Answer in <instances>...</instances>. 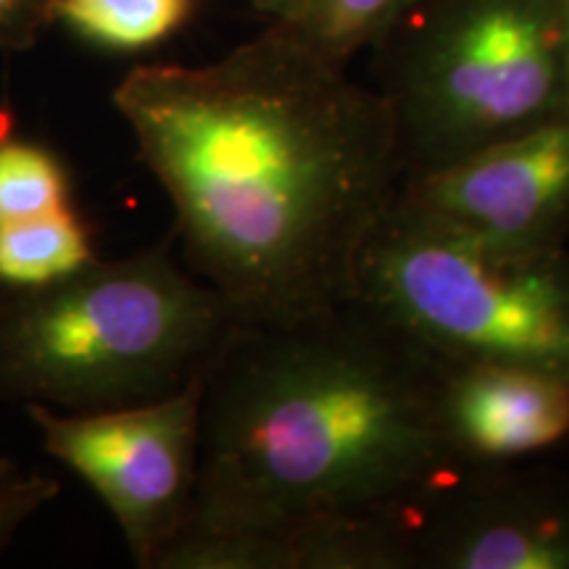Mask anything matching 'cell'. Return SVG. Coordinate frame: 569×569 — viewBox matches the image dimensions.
I'll list each match as a JSON object with an SVG mask.
<instances>
[{
	"instance_id": "cell-7",
	"label": "cell",
	"mask_w": 569,
	"mask_h": 569,
	"mask_svg": "<svg viewBox=\"0 0 569 569\" xmlns=\"http://www.w3.org/2000/svg\"><path fill=\"white\" fill-rule=\"evenodd\" d=\"M393 201L493 256L569 251V103L448 167L403 177Z\"/></svg>"
},
{
	"instance_id": "cell-5",
	"label": "cell",
	"mask_w": 569,
	"mask_h": 569,
	"mask_svg": "<svg viewBox=\"0 0 569 569\" xmlns=\"http://www.w3.org/2000/svg\"><path fill=\"white\" fill-rule=\"evenodd\" d=\"M356 298L438 359L569 388V251L493 256L390 201L361 248Z\"/></svg>"
},
{
	"instance_id": "cell-3",
	"label": "cell",
	"mask_w": 569,
	"mask_h": 569,
	"mask_svg": "<svg viewBox=\"0 0 569 569\" xmlns=\"http://www.w3.org/2000/svg\"><path fill=\"white\" fill-rule=\"evenodd\" d=\"M240 319L174 238L92 259L40 288H0V401L103 411L209 372Z\"/></svg>"
},
{
	"instance_id": "cell-14",
	"label": "cell",
	"mask_w": 569,
	"mask_h": 569,
	"mask_svg": "<svg viewBox=\"0 0 569 569\" xmlns=\"http://www.w3.org/2000/svg\"><path fill=\"white\" fill-rule=\"evenodd\" d=\"M59 496V482L40 469L0 457V557L21 530Z\"/></svg>"
},
{
	"instance_id": "cell-8",
	"label": "cell",
	"mask_w": 569,
	"mask_h": 569,
	"mask_svg": "<svg viewBox=\"0 0 569 569\" xmlns=\"http://www.w3.org/2000/svg\"><path fill=\"white\" fill-rule=\"evenodd\" d=\"M411 557L415 569H569V478L465 465L417 507Z\"/></svg>"
},
{
	"instance_id": "cell-6",
	"label": "cell",
	"mask_w": 569,
	"mask_h": 569,
	"mask_svg": "<svg viewBox=\"0 0 569 569\" xmlns=\"http://www.w3.org/2000/svg\"><path fill=\"white\" fill-rule=\"evenodd\" d=\"M203 382L206 375L163 398L103 411L24 407L48 457L109 509L140 569L156 567L193 515Z\"/></svg>"
},
{
	"instance_id": "cell-1",
	"label": "cell",
	"mask_w": 569,
	"mask_h": 569,
	"mask_svg": "<svg viewBox=\"0 0 569 569\" xmlns=\"http://www.w3.org/2000/svg\"><path fill=\"white\" fill-rule=\"evenodd\" d=\"M111 103L172 203L182 261L240 322L353 301L401 182L380 92L272 21L211 63L130 69Z\"/></svg>"
},
{
	"instance_id": "cell-9",
	"label": "cell",
	"mask_w": 569,
	"mask_h": 569,
	"mask_svg": "<svg viewBox=\"0 0 569 569\" xmlns=\"http://www.w3.org/2000/svg\"><path fill=\"white\" fill-rule=\"evenodd\" d=\"M438 409L465 465H509L569 436V388L528 369L443 361Z\"/></svg>"
},
{
	"instance_id": "cell-4",
	"label": "cell",
	"mask_w": 569,
	"mask_h": 569,
	"mask_svg": "<svg viewBox=\"0 0 569 569\" xmlns=\"http://www.w3.org/2000/svg\"><path fill=\"white\" fill-rule=\"evenodd\" d=\"M369 51L401 180L569 103V0H411Z\"/></svg>"
},
{
	"instance_id": "cell-10",
	"label": "cell",
	"mask_w": 569,
	"mask_h": 569,
	"mask_svg": "<svg viewBox=\"0 0 569 569\" xmlns=\"http://www.w3.org/2000/svg\"><path fill=\"white\" fill-rule=\"evenodd\" d=\"M88 224L71 206L0 224V288H40L96 259Z\"/></svg>"
},
{
	"instance_id": "cell-12",
	"label": "cell",
	"mask_w": 569,
	"mask_h": 569,
	"mask_svg": "<svg viewBox=\"0 0 569 569\" xmlns=\"http://www.w3.org/2000/svg\"><path fill=\"white\" fill-rule=\"evenodd\" d=\"M411 0H296L284 21H277L311 51L343 63L372 48Z\"/></svg>"
},
{
	"instance_id": "cell-15",
	"label": "cell",
	"mask_w": 569,
	"mask_h": 569,
	"mask_svg": "<svg viewBox=\"0 0 569 569\" xmlns=\"http://www.w3.org/2000/svg\"><path fill=\"white\" fill-rule=\"evenodd\" d=\"M56 0H0V53H24L53 27Z\"/></svg>"
},
{
	"instance_id": "cell-11",
	"label": "cell",
	"mask_w": 569,
	"mask_h": 569,
	"mask_svg": "<svg viewBox=\"0 0 569 569\" xmlns=\"http://www.w3.org/2000/svg\"><path fill=\"white\" fill-rule=\"evenodd\" d=\"M196 0H56L53 24L109 53H142L188 24Z\"/></svg>"
},
{
	"instance_id": "cell-13",
	"label": "cell",
	"mask_w": 569,
	"mask_h": 569,
	"mask_svg": "<svg viewBox=\"0 0 569 569\" xmlns=\"http://www.w3.org/2000/svg\"><path fill=\"white\" fill-rule=\"evenodd\" d=\"M63 206H71V184L59 156L30 140H0V224Z\"/></svg>"
},
{
	"instance_id": "cell-2",
	"label": "cell",
	"mask_w": 569,
	"mask_h": 569,
	"mask_svg": "<svg viewBox=\"0 0 569 569\" xmlns=\"http://www.w3.org/2000/svg\"><path fill=\"white\" fill-rule=\"evenodd\" d=\"M440 375L443 359L359 298L296 322H238L206 372L184 528L411 519L465 467L440 427Z\"/></svg>"
},
{
	"instance_id": "cell-16",
	"label": "cell",
	"mask_w": 569,
	"mask_h": 569,
	"mask_svg": "<svg viewBox=\"0 0 569 569\" xmlns=\"http://www.w3.org/2000/svg\"><path fill=\"white\" fill-rule=\"evenodd\" d=\"M246 3L272 21H284L290 17V11H293L296 0H246Z\"/></svg>"
}]
</instances>
